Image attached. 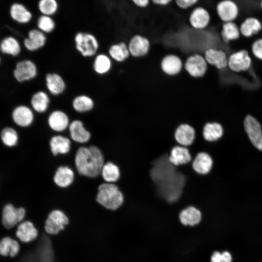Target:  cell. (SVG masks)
Returning a JSON list of instances; mask_svg holds the SVG:
<instances>
[{
    "instance_id": "1",
    "label": "cell",
    "mask_w": 262,
    "mask_h": 262,
    "mask_svg": "<svg viewBox=\"0 0 262 262\" xmlns=\"http://www.w3.org/2000/svg\"><path fill=\"white\" fill-rule=\"evenodd\" d=\"M74 162L79 175L95 179L100 176L105 159L101 149L96 145H91L80 146L77 149Z\"/></svg>"
},
{
    "instance_id": "2",
    "label": "cell",
    "mask_w": 262,
    "mask_h": 262,
    "mask_svg": "<svg viewBox=\"0 0 262 262\" xmlns=\"http://www.w3.org/2000/svg\"><path fill=\"white\" fill-rule=\"evenodd\" d=\"M96 201L104 209L115 211L123 205L124 196L116 183L104 182L98 187Z\"/></svg>"
},
{
    "instance_id": "3",
    "label": "cell",
    "mask_w": 262,
    "mask_h": 262,
    "mask_svg": "<svg viewBox=\"0 0 262 262\" xmlns=\"http://www.w3.org/2000/svg\"><path fill=\"white\" fill-rule=\"evenodd\" d=\"M74 42L76 50L85 58L94 57L99 49L97 37L89 32L80 31L76 33L74 37Z\"/></svg>"
},
{
    "instance_id": "4",
    "label": "cell",
    "mask_w": 262,
    "mask_h": 262,
    "mask_svg": "<svg viewBox=\"0 0 262 262\" xmlns=\"http://www.w3.org/2000/svg\"><path fill=\"white\" fill-rule=\"evenodd\" d=\"M69 223L67 214L60 209H54L48 215L44 224L45 232L49 235H57L64 230Z\"/></svg>"
},
{
    "instance_id": "5",
    "label": "cell",
    "mask_w": 262,
    "mask_h": 262,
    "mask_svg": "<svg viewBox=\"0 0 262 262\" xmlns=\"http://www.w3.org/2000/svg\"><path fill=\"white\" fill-rule=\"evenodd\" d=\"M211 18L209 10L206 7L198 4L189 10L188 22L192 29L202 30L208 27Z\"/></svg>"
},
{
    "instance_id": "6",
    "label": "cell",
    "mask_w": 262,
    "mask_h": 262,
    "mask_svg": "<svg viewBox=\"0 0 262 262\" xmlns=\"http://www.w3.org/2000/svg\"><path fill=\"white\" fill-rule=\"evenodd\" d=\"M26 215L23 207L16 208L11 203L5 205L2 212V223L6 229L12 228L20 223Z\"/></svg>"
},
{
    "instance_id": "7",
    "label": "cell",
    "mask_w": 262,
    "mask_h": 262,
    "mask_svg": "<svg viewBox=\"0 0 262 262\" xmlns=\"http://www.w3.org/2000/svg\"><path fill=\"white\" fill-rule=\"evenodd\" d=\"M216 14L224 22H233L239 16V8L232 0H220L216 4Z\"/></svg>"
},
{
    "instance_id": "8",
    "label": "cell",
    "mask_w": 262,
    "mask_h": 262,
    "mask_svg": "<svg viewBox=\"0 0 262 262\" xmlns=\"http://www.w3.org/2000/svg\"><path fill=\"white\" fill-rule=\"evenodd\" d=\"M70 122L68 115L61 109L52 110L47 118L48 127L55 132H62L68 129Z\"/></svg>"
},
{
    "instance_id": "9",
    "label": "cell",
    "mask_w": 262,
    "mask_h": 262,
    "mask_svg": "<svg viewBox=\"0 0 262 262\" xmlns=\"http://www.w3.org/2000/svg\"><path fill=\"white\" fill-rule=\"evenodd\" d=\"M68 130L71 139L76 143L86 144L91 139L90 131L86 128L83 121L80 119L71 121Z\"/></svg>"
},
{
    "instance_id": "10",
    "label": "cell",
    "mask_w": 262,
    "mask_h": 262,
    "mask_svg": "<svg viewBox=\"0 0 262 262\" xmlns=\"http://www.w3.org/2000/svg\"><path fill=\"white\" fill-rule=\"evenodd\" d=\"M38 74L35 63L31 60H23L18 62L14 71L16 79L19 82L29 81L34 79Z\"/></svg>"
},
{
    "instance_id": "11",
    "label": "cell",
    "mask_w": 262,
    "mask_h": 262,
    "mask_svg": "<svg viewBox=\"0 0 262 262\" xmlns=\"http://www.w3.org/2000/svg\"><path fill=\"white\" fill-rule=\"evenodd\" d=\"M245 130L252 144L262 151V130L258 121L250 115H247L244 122Z\"/></svg>"
},
{
    "instance_id": "12",
    "label": "cell",
    "mask_w": 262,
    "mask_h": 262,
    "mask_svg": "<svg viewBox=\"0 0 262 262\" xmlns=\"http://www.w3.org/2000/svg\"><path fill=\"white\" fill-rule=\"evenodd\" d=\"M207 64L203 56L199 54H194L187 58L184 68L190 76L198 78L205 74L207 70Z\"/></svg>"
},
{
    "instance_id": "13",
    "label": "cell",
    "mask_w": 262,
    "mask_h": 262,
    "mask_svg": "<svg viewBox=\"0 0 262 262\" xmlns=\"http://www.w3.org/2000/svg\"><path fill=\"white\" fill-rule=\"evenodd\" d=\"M128 47L130 55L135 58L145 56L150 49V42L147 37L136 34L130 39Z\"/></svg>"
},
{
    "instance_id": "14",
    "label": "cell",
    "mask_w": 262,
    "mask_h": 262,
    "mask_svg": "<svg viewBox=\"0 0 262 262\" xmlns=\"http://www.w3.org/2000/svg\"><path fill=\"white\" fill-rule=\"evenodd\" d=\"M75 177V172L71 167L61 165L56 169L53 176V181L59 188H67L74 183Z\"/></svg>"
},
{
    "instance_id": "15",
    "label": "cell",
    "mask_w": 262,
    "mask_h": 262,
    "mask_svg": "<svg viewBox=\"0 0 262 262\" xmlns=\"http://www.w3.org/2000/svg\"><path fill=\"white\" fill-rule=\"evenodd\" d=\"M45 82L47 92L53 96L61 95L66 88L65 79L57 72L48 73L45 77Z\"/></svg>"
},
{
    "instance_id": "16",
    "label": "cell",
    "mask_w": 262,
    "mask_h": 262,
    "mask_svg": "<svg viewBox=\"0 0 262 262\" xmlns=\"http://www.w3.org/2000/svg\"><path fill=\"white\" fill-rule=\"evenodd\" d=\"M251 65V58L248 52L245 50L235 52L228 58V66L231 70L234 72L247 70Z\"/></svg>"
},
{
    "instance_id": "17",
    "label": "cell",
    "mask_w": 262,
    "mask_h": 262,
    "mask_svg": "<svg viewBox=\"0 0 262 262\" xmlns=\"http://www.w3.org/2000/svg\"><path fill=\"white\" fill-rule=\"evenodd\" d=\"M49 147L53 156L65 155L71 150V141L67 136L61 134L53 135L49 139Z\"/></svg>"
},
{
    "instance_id": "18",
    "label": "cell",
    "mask_w": 262,
    "mask_h": 262,
    "mask_svg": "<svg viewBox=\"0 0 262 262\" xmlns=\"http://www.w3.org/2000/svg\"><path fill=\"white\" fill-rule=\"evenodd\" d=\"M47 42V34L37 28L29 31L23 41L25 48L30 51H35L43 48Z\"/></svg>"
},
{
    "instance_id": "19",
    "label": "cell",
    "mask_w": 262,
    "mask_h": 262,
    "mask_svg": "<svg viewBox=\"0 0 262 262\" xmlns=\"http://www.w3.org/2000/svg\"><path fill=\"white\" fill-rule=\"evenodd\" d=\"M174 138L178 145L188 147L193 143L195 139L196 131L188 124H181L175 131Z\"/></svg>"
},
{
    "instance_id": "20",
    "label": "cell",
    "mask_w": 262,
    "mask_h": 262,
    "mask_svg": "<svg viewBox=\"0 0 262 262\" xmlns=\"http://www.w3.org/2000/svg\"><path fill=\"white\" fill-rule=\"evenodd\" d=\"M12 118L17 125L22 127H29L34 121L33 111L26 105H19L14 110Z\"/></svg>"
},
{
    "instance_id": "21",
    "label": "cell",
    "mask_w": 262,
    "mask_h": 262,
    "mask_svg": "<svg viewBox=\"0 0 262 262\" xmlns=\"http://www.w3.org/2000/svg\"><path fill=\"white\" fill-rule=\"evenodd\" d=\"M168 160L175 166H179L192 162L193 158L188 148L177 145L170 150Z\"/></svg>"
},
{
    "instance_id": "22",
    "label": "cell",
    "mask_w": 262,
    "mask_h": 262,
    "mask_svg": "<svg viewBox=\"0 0 262 262\" xmlns=\"http://www.w3.org/2000/svg\"><path fill=\"white\" fill-rule=\"evenodd\" d=\"M213 161L211 156L206 152H200L196 154L192 161L193 170L202 175L208 174L211 171Z\"/></svg>"
},
{
    "instance_id": "23",
    "label": "cell",
    "mask_w": 262,
    "mask_h": 262,
    "mask_svg": "<svg viewBox=\"0 0 262 262\" xmlns=\"http://www.w3.org/2000/svg\"><path fill=\"white\" fill-rule=\"evenodd\" d=\"M51 102L49 93L44 90H39L35 92L31 98V108L34 112L38 114L46 113Z\"/></svg>"
},
{
    "instance_id": "24",
    "label": "cell",
    "mask_w": 262,
    "mask_h": 262,
    "mask_svg": "<svg viewBox=\"0 0 262 262\" xmlns=\"http://www.w3.org/2000/svg\"><path fill=\"white\" fill-rule=\"evenodd\" d=\"M16 235L21 242L30 243L37 238L38 231L32 222L25 221L18 224Z\"/></svg>"
},
{
    "instance_id": "25",
    "label": "cell",
    "mask_w": 262,
    "mask_h": 262,
    "mask_svg": "<svg viewBox=\"0 0 262 262\" xmlns=\"http://www.w3.org/2000/svg\"><path fill=\"white\" fill-rule=\"evenodd\" d=\"M202 214L200 210L193 206L183 209L179 213L180 223L184 226H194L202 220Z\"/></svg>"
},
{
    "instance_id": "26",
    "label": "cell",
    "mask_w": 262,
    "mask_h": 262,
    "mask_svg": "<svg viewBox=\"0 0 262 262\" xmlns=\"http://www.w3.org/2000/svg\"><path fill=\"white\" fill-rule=\"evenodd\" d=\"M204 57L208 64L217 69H222L228 66V58L226 52L222 50L208 49L205 51Z\"/></svg>"
},
{
    "instance_id": "27",
    "label": "cell",
    "mask_w": 262,
    "mask_h": 262,
    "mask_svg": "<svg viewBox=\"0 0 262 262\" xmlns=\"http://www.w3.org/2000/svg\"><path fill=\"white\" fill-rule=\"evenodd\" d=\"M161 67L162 70L167 75L175 76L181 71L182 63L178 56L169 54L162 59Z\"/></svg>"
},
{
    "instance_id": "28",
    "label": "cell",
    "mask_w": 262,
    "mask_h": 262,
    "mask_svg": "<svg viewBox=\"0 0 262 262\" xmlns=\"http://www.w3.org/2000/svg\"><path fill=\"white\" fill-rule=\"evenodd\" d=\"M95 105L93 98L90 96L82 94L74 97L71 102L73 110L78 114H85L92 111Z\"/></svg>"
},
{
    "instance_id": "29",
    "label": "cell",
    "mask_w": 262,
    "mask_h": 262,
    "mask_svg": "<svg viewBox=\"0 0 262 262\" xmlns=\"http://www.w3.org/2000/svg\"><path fill=\"white\" fill-rule=\"evenodd\" d=\"M10 15L14 21L22 24L29 23L33 18L32 12L25 5L18 2L11 5Z\"/></svg>"
},
{
    "instance_id": "30",
    "label": "cell",
    "mask_w": 262,
    "mask_h": 262,
    "mask_svg": "<svg viewBox=\"0 0 262 262\" xmlns=\"http://www.w3.org/2000/svg\"><path fill=\"white\" fill-rule=\"evenodd\" d=\"M113 60L108 54L100 53L94 56L93 62V69L98 75H105L112 69Z\"/></svg>"
},
{
    "instance_id": "31",
    "label": "cell",
    "mask_w": 262,
    "mask_h": 262,
    "mask_svg": "<svg viewBox=\"0 0 262 262\" xmlns=\"http://www.w3.org/2000/svg\"><path fill=\"white\" fill-rule=\"evenodd\" d=\"M108 54L113 61L117 63L123 62L130 56L128 44L123 41L112 44L108 49Z\"/></svg>"
},
{
    "instance_id": "32",
    "label": "cell",
    "mask_w": 262,
    "mask_h": 262,
    "mask_svg": "<svg viewBox=\"0 0 262 262\" xmlns=\"http://www.w3.org/2000/svg\"><path fill=\"white\" fill-rule=\"evenodd\" d=\"M120 176V168L116 164L111 161L105 163L100 174L104 182L115 183L119 180Z\"/></svg>"
},
{
    "instance_id": "33",
    "label": "cell",
    "mask_w": 262,
    "mask_h": 262,
    "mask_svg": "<svg viewBox=\"0 0 262 262\" xmlns=\"http://www.w3.org/2000/svg\"><path fill=\"white\" fill-rule=\"evenodd\" d=\"M262 29V23L255 17L246 18L240 25V33L244 36L249 37L258 33Z\"/></svg>"
},
{
    "instance_id": "34",
    "label": "cell",
    "mask_w": 262,
    "mask_h": 262,
    "mask_svg": "<svg viewBox=\"0 0 262 262\" xmlns=\"http://www.w3.org/2000/svg\"><path fill=\"white\" fill-rule=\"evenodd\" d=\"M224 132L222 126L216 122H207L203 127L202 135L204 140L213 142L219 139Z\"/></svg>"
},
{
    "instance_id": "35",
    "label": "cell",
    "mask_w": 262,
    "mask_h": 262,
    "mask_svg": "<svg viewBox=\"0 0 262 262\" xmlns=\"http://www.w3.org/2000/svg\"><path fill=\"white\" fill-rule=\"evenodd\" d=\"M20 250L18 242L9 237H5L0 241V254L3 256L15 257Z\"/></svg>"
},
{
    "instance_id": "36",
    "label": "cell",
    "mask_w": 262,
    "mask_h": 262,
    "mask_svg": "<svg viewBox=\"0 0 262 262\" xmlns=\"http://www.w3.org/2000/svg\"><path fill=\"white\" fill-rule=\"evenodd\" d=\"M240 34L239 28L234 22H224L222 24L221 35L225 42L238 39Z\"/></svg>"
},
{
    "instance_id": "37",
    "label": "cell",
    "mask_w": 262,
    "mask_h": 262,
    "mask_svg": "<svg viewBox=\"0 0 262 262\" xmlns=\"http://www.w3.org/2000/svg\"><path fill=\"white\" fill-rule=\"evenodd\" d=\"M0 50L4 53L16 56L20 52L21 48L18 41L16 38L8 36L1 41Z\"/></svg>"
},
{
    "instance_id": "38",
    "label": "cell",
    "mask_w": 262,
    "mask_h": 262,
    "mask_svg": "<svg viewBox=\"0 0 262 262\" xmlns=\"http://www.w3.org/2000/svg\"><path fill=\"white\" fill-rule=\"evenodd\" d=\"M57 0H39L37 3L38 11L42 15L52 16L59 10Z\"/></svg>"
},
{
    "instance_id": "39",
    "label": "cell",
    "mask_w": 262,
    "mask_h": 262,
    "mask_svg": "<svg viewBox=\"0 0 262 262\" xmlns=\"http://www.w3.org/2000/svg\"><path fill=\"white\" fill-rule=\"evenodd\" d=\"M37 27L38 29L47 34L55 30L56 23L52 16L41 15L37 20Z\"/></svg>"
},
{
    "instance_id": "40",
    "label": "cell",
    "mask_w": 262,
    "mask_h": 262,
    "mask_svg": "<svg viewBox=\"0 0 262 262\" xmlns=\"http://www.w3.org/2000/svg\"><path fill=\"white\" fill-rule=\"evenodd\" d=\"M2 143L6 146L12 147L16 145L18 137L16 131L12 128L6 127L0 133Z\"/></svg>"
},
{
    "instance_id": "41",
    "label": "cell",
    "mask_w": 262,
    "mask_h": 262,
    "mask_svg": "<svg viewBox=\"0 0 262 262\" xmlns=\"http://www.w3.org/2000/svg\"><path fill=\"white\" fill-rule=\"evenodd\" d=\"M232 257L228 251H213L210 257V262H232Z\"/></svg>"
},
{
    "instance_id": "42",
    "label": "cell",
    "mask_w": 262,
    "mask_h": 262,
    "mask_svg": "<svg viewBox=\"0 0 262 262\" xmlns=\"http://www.w3.org/2000/svg\"><path fill=\"white\" fill-rule=\"evenodd\" d=\"M200 0H174L173 3L177 8L182 11L190 10L199 4Z\"/></svg>"
},
{
    "instance_id": "43",
    "label": "cell",
    "mask_w": 262,
    "mask_h": 262,
    "mask_svg": "<svg viewBox=\"0 0 262 262\" xmlns=\"http://www.w3.org/2000/svg\"><path fill=\"white\" fill-rule=\"evenodd\" d=\"M253 55L258 59L262 60V38L256 40L251 47Z\"/></svg>"
},
{
    "instance_id": "44",
    "label": "cell",
    "mask_w": 262,
    "mask_h": 262,
    "mask_svg": "<svg viewBox=\"0 0 262 262\" xmlns=\"http://www.w3.org/2000/svg\"><path fill=\"white\" fill-rule=\"evenodd\" d=\"M130 1L135 7L139 9H146L151 4L150 0H130Z\"/></svg>"
},
{
    "instance_id": "45",
    "label": "cell",
    "mask_w": 262,
    "mask_h": 262,
    "mask_svg": "<svg viewBox=\"0 0 262 262\" xmlns=\"http://www.w3.org/2000/svg\"><path fill=\"white\" fill-rule=\"evenodd\" d=\"M151 3L157 7L164 8L169 6L174 0H150Z\"/></svg>"
},
{
    "instance_id": "46",
    "label": "cell",
    "mask_w": 262,
    "mask_h": 262,
    "mask_svg": "<svg viewBox=\"0 0 262 262\" xmlns=\"http://www.w3.org/2000/svg\"><path fill=\"white\" fill-rule=\"evenodd\" d=\"M260 6L261 8V9H262V0H261L260 1Z\"/></svg>"
},
{
    "instance_id": "47",
    "label": "cell",
    "mask_w": 262,
    "mask_h": 262,
    "mask_svg": "<svg viewBox=\"0 0 262 262\" xmlns=\"http://www.w3.org/2000/svg\"></svg>"
}]
</instances>
